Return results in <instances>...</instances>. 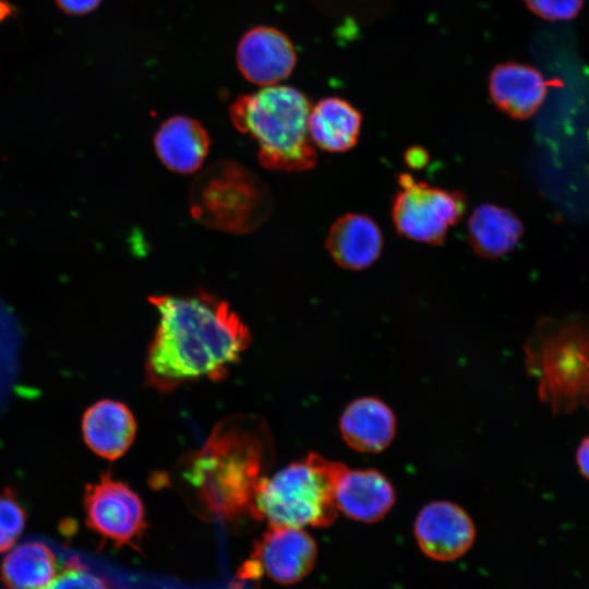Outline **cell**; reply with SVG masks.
<instances>
[{
    "label": "cell",
    "instance_id": "6da1fadb",
    "mask_svg": "<svg viewBox=\"0 0 589 589\" xmlns=\"http://www.w3.org/2000/svg\"><path fill=\"white\" fill-rule=\"evenodd\" d=\"M159 320L146 357V378L159 392L207 378L219 381L251 342V333L225 301L209 292L148 298Z\"/></svg>",
    "mask_w": 589,
    "mask_h": 589
},
{
    "label": "cell",
    "instance_id": "7a4b0ae2",
    "mask_svg": "<svg viewBox=\"0 0 589 589\" xmlns=\"http://www.w3.org/2000/svg\"><path fill=\"white\" fill-rule=\"evenodd\" d=\"M269 449L264 429L253 420L224 421L184 462L181 478L205 514L233 520L250 513Z\"/></svg>",
    "mask_w": 589,
    "mask_h": 589
},
{
    "label": "cell",
    "instance_id": "3957f363",
    "mask_svg": "<svg viewBox=\"0 0 589 589\" xmlns=\"http://www.w3.org/2000/svg\"><path fill=\"white\" fill-rule=\"evenodd\" d=\"M524 353L539 398L553 414L589 412V314L542 317Z\"/></svg>",
    "mask_w": 589,
    "mask_h": 589
},
{
    "label": "cell",
    "instance_id": "277c9868",
    "mask_svg": "<svg viewBox=\"0 0 589 589\" xmlns=\"http://www.w3.org/2000/svg\"><path fill=\"white\" fill-rule=\"evenodd\" d=\"M308 98L291 86H269L239 96L229 108L233 125L253 139L261 165L271 170L304 171L315 166L308 130Z\"/></svg>",
    "mask_w": 589,
    "mask_h": 589
},
{
    "label": "cell",
    "instance_id": "5b68a950",
    "mask_svg": "<svg viewBox=\"0 0 589 589\" xmlns=\"http://www.w3.org/2000/svg\"><path fill=\"white\" fill-rule=\"evenodd\" d=\"M345 467L317 454L291 462L261 480L250 514L272 526H329L338 513L335 488Z\"/></svg>",
    "mask_w": 589,
    "mask_h": 589
},
{
    "label": "cell",
    "instance_id": "8992f818",
    "mask_svg": "<svg viewBox=\"0 0 589 589\" xmlns=\"http://www.w3.org/2000/svg\"><path fill=\"white\" fill-rule=\"evenodd\" d=\"M192 217L203 226L243 235L271 215L273 199L264 181L245 166L220 159L194 179L189 195Z\"/></svg>",
    "mask_w": 589,
    "mask_h": 589
},
{
    "label": "cell",
    "instance_id": "52a82bcc",
    "mask_svg": "<svg viewBox=\"0 0 589 589\" xmlns=\"http://www.w3.org/2000/svg\"><path fill=\"white\" fill-rule=\"evenodd\" d=\"M399 190L392 205L396 231L410 240L438 245L462 217L467 199L464 192L418 181L409 173L398 176Z\"/></svg>",
    "mask_w": 589,
    "mask_h": 589
},
{
    "label": "cell",
    "instance_id": "ba28073f",
    "mask_svg": "<svg viewBox=\"0 0 589 589\" xmlns=\"http://www.w3.org/2000/svg\"><path fill=\"white\" fill-rule=\"evenodd\" d=\"M86 525L115 546L139 549L146 528L144 505L140 496L124 482L103 473L85 488Z\"/></svg>",
    "mask_w": 589,
    "mask_h": 589
},
{
    "label": "cell",
    "instance_id": "9c48e42d",
    "mask_svg": "<svg viewBox=\"0 0 589 589\" xmlns=\"http://www.w3.org/2000/svg\"><path fill=\"white\" fill-rule=\"evenodd\" d=\"M316 557V542L303 528L268 525L254 542L238 577L252 580L265 576L274 582L291 585L310 574Z\"/></svg>",
    "mask_w": 589,
    "mask_h": 589
},
{
    "label": "cell",
    "instance_id": "30bf717a",
    "mask_svg": "<svg viewBox=\"0 0 589 589\" xmlns=\"http://www.w3.org/2000/svg\"><path fill=\"white\" fill-rule=\"evenodd\" d=\"M476 527L469 514L448 501L423 506L413 524L418 546L431 560L453 562L464 556L476 540Z\"/></svg>",
    "mask_w": 589,
    "mask_h": 589
},
{
    "label": "cell",
    "instance_id": "8fae6325",
    "mask_svg": "<svg viewBox=\"0 0 589 589\" xmlns=\"http://www.w3.org/2000/svg\"><path fill=\"white\" fill-rule=\"evenodd\" d=\"M296 60L291 41L273 27L252 28L241 38L237 49L240 72L259 85H271L287 77Z\"/></svg>",
    "mask_w": 589,
    "mask_h": 589
},
{
    "label": "cell",
    "instance_id": "7c38bea8",
    "mask_svg": "<svg viewBox=\"0 0 589 589\" xmlns=\"http://www.w3.org/2000/svg\"><path fill=\"white\" fill-rule=\"evenodd\" d=\"M396 500L390 481L375 469L345 467L335 488L337 510L346 517L364 524L384 518Z\"/></svg>",
    "mask_w": 589,
    "mask_h": 589
},
{
    "label": "cell",
    "instance_id": "4fadbf2b",
    "mask_svg": "<svg viewBox=\"0 0 589 589\" xmlns=\"http://www.w3.org/2000/svg\"><path fill=\"white\" fill-rule=\"evenodd\" d=\"M557 84V81H546L531 65L505 62L492 70L489 93L501 111L514 119H527L541 107L549 86Z\"/></svg>",
    "mask_w": 589,
    "mask_h": 589
},
{
    "label": "cell",
    "instance_id": "5bb4252c",
    "mask_svg": "<svg viewBox=\"0 0 589 589\" xmlns=\"http://www.w3.org/2000/svg\"><path fill=\"white\" fill-rule=\"evenodd\" d=\"M326 249L340 267L361 271L371 266L381 255L383 233L370 216L346 213L330 226Z\"/></svg>",
    "mask_w": 589,
    "mask_h": 589
},
{
    "label": "cell",
    "instance_id": "9a60e30c",
    "mask_svg": "<svg viewBox=\"0 0 589 589\" xmlns=\"http://www.w3.org/2000/svg\"><path fill=\"white\" fill-rule=\"evenodd\" d=\"M82 434L93 453L105 459L115 460L121 457L134 441L135 418L124 404L103 399L84 412Z\"/></svg>",
    "mask_w": 589,
    "mask_h": 589
},
{
    "label": "cell",
    "instance_id": "2e32d148",
    "mask_svg": "<svg viewBox=\"0 0 589 589\" xmlns=\"http://www.w3.org/2000/svg\"><path fill=\"white\" fill-rule=\"evenodd\" d=\"M339 430L349 447L360 453H378L393 441L396 419L392 409L375 397L350 402L340 416Z\"/></svg>",
    "mask_w": 589,
    "mask_h": 589
},
{
    "label": "cell",
    "instance_id": "e0dca14e",
    "mask_svg": "<svg viewBox=\"0 0 589 589\" xmlns=\"http://www.w3.org/2000/svg\"><path fill=\"white\" fill-rule=\"evenodd\" d=\"M154 145L158 158L167 168L179 173H191L205 160L209 136L199 121L176 116L160 125Z\"/></svg>",
    "mask_w": 589,
    "mask_h": 589
},
{
    "label": "cell",
    "instance_id": "ac0fdd59",
    "mask_svg": "<svg viewBox=\"0 0 589 589\" xmlns=\"http://www.w3.org/2000/svg\"><path fill=\"white\" fill-rule=\"evenodd\" d=\"M471 249L480 257L496 260L512 252L524 235L521 220L508 208L483 203L467 223Z\"/></svg>",
    "mask_w": 589,
    "mask_h": 589
},
{
    "label": "cell",
    "instance_id": "d6986e66",
    "mask_svg": "<svg viewBox=\"0 0 589 589\" xmlns=\"http://www.w3.org/2000/svg\"><path fill=\"white\" fill-rule=\"evenodd\" d=\"M362 116L350 103L339 97L321 99L308 120L312 142L330 153L351 149L361 132Z\"/></svg>",
    "mask_w": 589,
    "mask_h": 589
},
{
    "label": "cell",
    "instance_id": "ffe728a7",
    "mask_svg": "<svg viewBox=\"0 0 589 589\" xmlns=\"http://www.w3.org/2000/svg\"><path fill=\"white\" fill-rule=\"evenodd\" d=\"M57 560L43 542H25L12 550L1 564V580L8 589H43L57 575Z\"/></svg>",
    "mask_w": 589,
    "mask_h": 589
},
{
    "label": "cell",
    "instance_id": "44dd1931",
    "mask_svg": "<svg viewBox=\"0 0 589 589\" xmlns=\"http://www.w3.org/2000/svg\"><path fill=\"white\" fill-rule=\"evenodd\" d=\"M26 513L10 488L0 492V553L10 550L22 534Z\"/></svg>",
    "mask_w": 589,
    "mask_h": 589
},
{
    "label": "cell",
    "instance_id": "7402d4cb",
    "mask_svg": "<svg viewBox=\"0 0 589 589\" xmlns=\"http://www.w3.org/2000/svg\"><path fill=\"white\" fill-rule=\"evenodd\" d=\"M43 589H121L106 579L72 563Z\"/></svg>",
    "mask_w": 589,
    "mask_h": 589
},
{
    "label": "cell",
    "instance_id": "603a6c76",
    "mask_svg": "<svg viewBox=\"0 0 589 589\" xmlns=\"http://www.w3.org/2000/svg\"><path fill=\"white\" fill-rule=\"evenodd\" d=\"M536 15L550 21L574 19L582 8L584 0H524Z\"/></svg>",
    "mask_w": 589,
    "mask_h": 589
},
{
    "label": "cell",
    "instance_id": "cb8c5ba5",
    "mask_svg": "<svg viewBox=\"0 0 589 589\" xmlns=\"http://www.w3.org/2000/svg\"><path fill=\"white\" fill-rule=\"evenodd\" d=\"M59 8L68 14H84L94 10L100 0H56Z\"/></svg>",
    "mask_w": 589,
    "mask_h": 589
},
{
    "label": "cell",
    "instance_id": "d4e9b609",
    "mask_svg": "<svg viewBox=\"0 0 589 589\" xmlns=\"http://www.w3.org/2000/svg\"><path fill=\"white\" fill-rule=\"evenodd\" d=\"M576 464L582 477L589 480V434L580 441L576 449Z\"/></svg>",
    "mask_w": 589,
    "mask_h": 589
},
{
    "label": "cell",
    "instance_id": "484cf974",
    "mask_svg": "<svg viewBox=\"0 0 589 589\" xmlns=\"http://www.w3.org/2000/svg\"><path fill=\"white\" fill-rule=\"evenodd\" d=\"M426 153L422 148H411L406 154V159L410 166H422L426 161Z\"/></svg>",
    "mask_w": 589,
    "mask_h": 589
}]
</instances>
